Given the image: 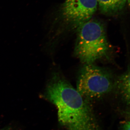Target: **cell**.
<instances>
[{
  "mask_svg": "<svg viewBox=\"0 0 130 130\" xmlns=\"http://www.w3.org/2000/svg\"><path fill=\"white\" fill-rule=\"evenodd\" d=\"M127 2H128V5L129 6L130 5V0H127Z\"/></svg>",
  "mask_w": 130,
  "mask_h": 130,
  "instance_id": "obj_9",
  "label": "cell"
},
{
  "mask_svg": "<svg viewBox=\"0 0 130 130\" xmlns=\"http://www.w3.org/2000/svg\"><path fill=\"white\" fill-rule=\"evenodd\" d=\"M75 56L85 64H94L107 58L111 51L103 24L91 19L78 28Z\"/></svg>",
  "mask_w": 130,
  "mask_h": 130,
  "instance_id": "obj_2",
  "label": "cell"
},
{
  "mask_svg": "<svg viewBox=\"0 0 130 130\" xmlns=\"http://www.w3.org/2000/svg\"><path fill=\"white\" fill-rule=\"evenodd\" d=\"M129 120H126L121 124V130H130Z\"/></svg>",
  "mask_w": 130,
  "mask_h": 130,
  "instance_id": "obj_7",
  "label": "cell"
},
{
  "mask_svg": "<svg viewBox=\"0 0 130 130\" xmlns=\"http://www.w3.org/2000/svg\"><path fill=\"white\" fill-rule=\"evenodd\" d=\"M97 6L96 0H66L61 8V16L67 29L76 31L91 19Z\"/></svg>",
  "mask_w": 130,
  "mask_h": 130,
  "instance_id": "obj_4",
  "label": "cell"
},
{
  "mask_svg": "<svg viewBox=\"0 0 130 130\" xmlns=\"http://www.w3.org/2000/svg\"><path fill=\"white\" fill-rule=\"evenodd\" d=\"M100 12L106 15H112L120 12L126 5V0H96Z\"/></svg>",
  "mask_w": 130,
  "mask_h": 130,
  "instance_id": "obj_6",
  "label": "cell"
},
{
  "mask_svg": "<svg viewBox=\"0 0 130 130\" xmlns=\"http://www.w3.org/2000/svg\"><path fill=\"white\" fill-rule=\"evenodd\" d=\"M44 96L56 106L58 120L65 130H99L88 101L60 72L53 74Z\"/></svg>",
  "mask_w": 130,
  "mask_h": 130,
  "instance_id": "obj_1",
  "label": "cell"
},
{
  "mask_svg": "<svg viewBox=\"0 0 130 130\" xmlns=\"http://www.w3.org/2000/svg\"><path fill=\"white\" fill-rule=\"evenodd\" d=\"M115 81L109 70L94 64H85L78 73L76 89L87 101L96 100L113 90Z\"/></svg>",
  "mask_w": 130,
  "mask_h": 130,
  "instance_id": "obj_3",
  "label": "cell"
},
{
  "mask_svg": "<svg viewBox=\"0 0 130 130\" xmlns=\"http://www.w3.org/2000/svg\"><path fill=\"white\" fill-rule=\"evenodd\" d=\"M0 130H11V129L9 127H6V128H3Z\"/></svg>",
  "mask_w": 130,
  "mask_h": 130,
  "instance_id": "obj_8",
  "label": "cell"
},
{
  "mask_svg": "<svg viewBox=\"0 0 130 130\" xmlns=\"http://www.w3.org/2000/svg\"><path fill=\"white\" fill-rule=\"evenodd\" d=\"M114 90L121 96L122 100L127 105L130 104V68L115 79Z\"/></svg>",
  "mask_w": 130,
  "mask_h": 130,
  "instance_id": "obj_5",
  "label": "cell"
}]
</instances>
